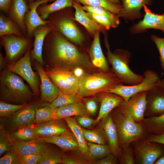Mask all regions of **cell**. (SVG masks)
<instances>
[{
  "label": "cell",
  "instance_id": "6da1fadb",
  "mask_svg": "<svg viewBox=\"0 0 164 164\" xmlns=\"http://www.w3.org/2000/svg\"><path fill=\"white\" fill-rule=\"evenodd\" d=\"M42 57L44 66L50 70L74 71L81 69L87 73L100 71L92 63L88 52L54 31L49 32L45 38Z\"/></svg>",
  "mask_w": 164,
  "mask_h": 164
},
{
  "label": "cell",
  "instance_id": "7a4b0ae2",
  "mask_svg": "<svg viewBox=\"0 0 164 164\" xmlns=\"http://www.w3.org/2000/svg\"><path fill=\"white\" fill-rule=\"evenodd\" d=\"M73 7H67L50 14L47 20L57 32L68 40L88 52V44H91L90 36L86 29L75 19Z\"/></svg>",
  "mask_w": 164,
  "mask_h": 164
},
{
  "label": "cell",
  "instance_id": "3957f363",
  "mask_svg": "<svg viewBox=\"0 0 164 164\" xmlns=\"http://www.w3.org/2000/svg\"><path fill=\"white\" fill-rule=\"evenodd\" d=\"M34 94L17 74L4 70L0 74V100L20 104H28Z\"/></svg>",
  "mask_w": 164,
  "mask_h": 164
},
{
  "label": "cell",
  "instance_id": "277c9868",
  "mask_svg": "<svg viewBox=\"0 0 164 164\" xmlns=\"http://www.w3.org/2000/svg\"><path fill=\"white\" fill-rule=\"evenodd\" d=\"M79 79L77 102L80 101L83 97L95 96L123 84L112 69L107 72L99 71L92 73H85L79 77Z\"/></svg>",
  "mask_w": 164,
  "mask_h": 164
},
{
  "label": "cell",
  "instance_id": "5b68a950",
  "mask_svg": "<svg viewBox=\"0 0 164 164\" xmlns=\"http://www.w3.org/2000/svg\"><path fill=\"white\" fill-rule=\"evenodd\" d=\"M104 35V44L107 50L106 52L107 60L111 65L113 72L123 84L131 85L142 82L144 79L143 75L135 73L129 68L131 53L122 49H116L112 53L110 49L108 34L106 33Z\"/></svg>",
  "mask_w": 164,
  "mask_h": 164
},
{
  "label": "cell",
  "instance_id": "8992f818",
  "mask_svg": "<svg viewBox=\"0 0 164 164\" xmlns=\"http://www.w3.org/2000/svg\"><path fill=\"white\" fill-rule=\"evenodd\" d=\"M111 115L117 130L119 145L125 147L141 138L143 129L139 124L125 116L116 109Z\"/></svg>",
  "mask_w": 164,
  "mask_h": 164
},
{
  "label": "cell",
  "instance_id": "52a82bcc",
  "mask_svg": "<svg viewBox=\"0 0 164 164\" xmlns=\"http://www.w3.org/2000/svg\"><path fill=\"white\" fill-rule=\"evenodd\" d=\"M50 103L41 100L30 103L27 107L6 117L0 126L6 128L10 132L22 127L32 126L36 123L37 110L40 108L48 106Z\"/></svg>",
  "mask_w": 164,
  "mask_h": 164
},
{
  "label": "cell",
  "instance_id": "ba28073f",
  "mask_svg": "<svg viewBox=\"0 0 164 164\" xmlns=\"http://www.w3.org/2000/svg\"><path fill=\"white\" fill-rule=\"evenodd\" d=\"M32 39L21 37L13 34L0 36L1 44L5 52V58L7 64L14 63L21 58L33 47Z\"/></svg>",
  "mask_w": 164,
  "mask_h": 164
},
{
  "label": "cell",
  "instance_id": "9c48e42d",
  "mask_svg": "<svg viewBox=\"0 0 164 164\" xmlns=\"http://www.w3.org/2000/svg\"><path fill=\"white\" fill-rule=\"evenodd\" d=\"M31 49L27 51L19 59L12 63L7 64L5 70L14 72L23 78L29 84L35 96L38 97L40 94L39 89V76L34 72L31 67Z\"/></svg>",
  "mask_w": 164,
  "mask_h": 164
},
{
  "label": "cell",
  "instance_id": "30bf717a",
  "mask_svg": "<svg viewBox=\"0 0 164 164\" xmlns=\"http://www.w3.org/2000/svg\"><path fill=\"white\" fill-rule=\"evenodd\" d=\"M144 79L141 83L133 85H118L107 92L112 93L122 97L127 101L134 95L144 91H150L157 87L160 78L155 71L148 69L144 72Z\"/></svg>",
  "mask_w": 164,
  "mask_h": 164
},
{
  "label": "cell",
  "instance_id": "8fae6325",
  "mask_svg": "<svg viewBox=\"0 0 164 164\" xmlns=\"http://www.w3.org/2000/svg\"><path fill=\"white\" fill-rule=\"evenodd\" d=\"M148 91H144L134 95L128 101L122 102L115 109L135 121L142 120L146 108Z\"/></svg>",
  "mask_w": 164,
  "mask_h": 164
},
{
  "label": "cell",
  "instance_id": "7c38bea8",
  "mask_svg": "<svg viewBox=\"0 0 164 164\" xmlns=\"http://www.w3.org/2000/svg\"><path fill=\"white\" fill-rule=\"evenodd\" d=\"M44 69L59 91L67 94H77L79 88V79L73 71Z\"/></svg>",
  "mask_w": 164,
  "mask_h": 164
},
{
  "label": "cell",
  "instance_id": "4fadbf2b",
  "mask_svg": "<svg viewBox=\"0 0 164 164\" xmlns=\"http://www.w3.org/2000/svg\"><path fill=\"white\" fill-rule=\"evenodd\" d=\"M145 14L142 20L129 28L131 33L137 34L145 32L147 29H153L161 30L164 33V14L152 12L146 5L143 6Z\"/></svg>",
  "mask_w": 164,
  "mask_h": 164
},
{
  "label": "cell",
  "instance_id": "5bb4252c",
  "mask_svg": "<svg viewBox=\"0 0 164 164\" xmlns=\"http://www.w3.org/2000/svg\"><path fill=\"white\" fill-rule=\"evenodd\" d=\"M32 62L34 69L38 73L41 81L40 99L51 103L57 97L60 91L47 75L43 67L36 61Z\"/></svg>",
  "mask_w": 164,
  "mask_h": 164
},
{
  "label": "cell",
  "instance_id": "9a60e30c",
  "mask_svg": "<svg viewBox=\"0 0 164 164\" xmlns=\"http://www.w3.org/2000/svg\"><path fill=\"white\" fill-rule=\"evenodd\" d=\"M53 29V27L49 23L45 25H40L33 30L34 38L33 49L30 52L32 62L36 61L43 67L45 64L42 57V51L45 38L46 35Z\"/></svg>",
  "mask_w": 164,
  "mask_h": 164
},
{
  "label": "cell",
  "instance_id": "2e32d148",
  "mask_svg": "<svg viewBox=\"0 0 164 164\" xmlns=\"http://www.w3.org/2000/svg\"><path fill=\"white\" fill-rule=\"evenodd\" d=\"M122 9L118 15L125 20L133 21L142 18L141 10L144 5H151L153 0H121Z\"/></svg>",
  "mask_w": 164,
  "mask_h": 164
},
{
  "label": "cell",
  "instance_id": "e0dca14e",
  "mask_svg": "<svg viewBox=\"0 0 164 164\" xmlns=\"http://www.w3.org/2000/svg\"><path fill=\"white\" fill-rule=\"evenodd\" d=\"M148 142L140 144L136 149L138 160L141 164L154 163L164 154L163 146Z\"/></svg>",
  "mask_w": 164,
  "mask_h": 164
},
{
  "label": "cell",
  "instance_id": "ac0fdd59",
  "mask_svg": "<svg viewBox=\"0 0 164 164\" xmlns=\"http://www.w3.org/2000/svg\"><path fill=\"white\" fill-rule=\"evenodd\" d=\"M56 0H36L34 2L28 4L29 11L25 15L24 22L27 28V36L29 38H33V32L34 30L41 25H45L49 22L46 20L42 19L38 14L37 9L41 4L53 2Z\"/></svg>",
  "mask_w": 164,
  "mask_h": 164
},
{
  "label": "cell",
  "instance_id": "d6986e66",
  "mask_svg": "<svg viewBox=\"0 0 164 164\" xmlns=\"http://www.w3.org/2000/svg\"><path fill=\"white\" fill-rule=\"evenodd\" d=\"M81 5L80 3L73 0L72 7L75 9V19L85 28L90 36L93 39L98 31L103 34L107 33V30L90 17Z\"/></svg>",
  "mask_w": 164,
  "mask_h": 164
},
{
  "label": "cell",
  "instance_id": "ffe728a7",
  "mask_svg": "<svg viewBox=\"0 0 164 164\" xmlns=\"http://www.w3.org/2000/svg\"><path fill=\"white\" fill-rule=\"evenodd\" d=\"M100 31L95 34L88 50L89 56L93 64L101 71L108 72L111 70L104 55L101 46Z\"/></svg>",
  "mask_w": 164,
  "mask_h": 164
},
{
  "label": "cell",
  "instance_id": "44dd1931",
  "mask_svg": "<svg viewBox=\"0 0 164 164\" xmlns=\"http://www.w3.org/2000/svg\"><path fill=\"white\" fill-rule=\"evenodd\" d=\"M100 103V111L95 125L108 115L114 108L124 101V98L117 94L105 92L99 93L97 96Z\"/></svg>",
  "mask_w": 164,
  "mask_h": 164
},
{
  "label": "cell",
  "instance_id": "7402d4cb",
  "mask_svg": "<svg viewBox=\"0 0 164 164\" xmlns=\"http://www.w3.org/2000/svg\"><path fill=\"white\" fill-rule=\"evenodd\" d=\"M34 127L39 138L59 135L71 131L61 119H53L36 125Z\"/></svg>",
  "mask_w": 164,
  "mask_h": 164
},
{
  "label": "cell",
  "instance_id": "603a6c76",
  "mask_svg": "<svg viewBox=\"0 0 164 164\" xmlns=\"http://www.w3.org/2000/svg\"><path fill=\"white\" fill-rule=\"evenodd\" d=\"M45 142L38 138L15 142L13 143L12 148L20 156L30 154H42L48 147Z\"/></svg>",
  "mask_w": 164,
  "mask_h": 164
},
{
  "label": "cell",
  "instance_id": "cb8c5ba5",
  "mask_svg": "<svg viewBox=\"0 0 164 164\" xmlns=\"http://www.w3.org/2000/svg\"><path fill=\"white\" fill-rule=\"evenodd\" d=\"M101 120V126L106 134L111 153L115 156H119L120 149L118 135L111 114L110 113Z\"/></svg>",
  "mask_w": 164,
  "mask_h": 164
},
{
  "label": "cell",
  "instance_id": "d4e9b609",
  "mask_svg": "<svg viewBox=\"0 0 164 164\" xmlns=\"http://www.w3.org/2000/svg\"><path fill=\"white\" fill-rule=\"evenodd\" d=\"M29 10L28 4L25 0H12L8 15L11 19L19 25L26 37L27 28L24 22V18Z\"/></svg>",
  "mask_w": 164,
  "mask_h": 164
},
{
  "label": "cell",
  "instance_id": "484cf974",
  "mask_svg": "<svg viewBox=\"0 0 164 164\" xmlns=\"http://www.w3.org/2000/svg\"><path fill=\"white\" fill-rule=\"evenodd\" d=\"M71 131L59 135L39 138L46 142L56 145L64 151H80L77 139Z\"/></svg>",
  "mask_w": 164,
  "mask_h": 164
},
{
  "label": "cell",
  "instance_id": "4316f807",
  "mask_svg": "<svg viewBox=\"0 0 164 164\" xmlns=\"http://www.w3.org/2000/svg\"><path fill=\"white\" fill-rule=\"evenodd\" d=\"M63 119L71 132L75 136L79 145L80 151L85 159L92 164L94 160L91 156L87 142L83 135L81 127L77 123L75 118L71 117H68L64 118Z\"/></svg>",
  "mask_w": 164,
  "mask_h": 164
},
{
  "label": "cell",
  "instance_id": "83f0119b",
  "mask_svg": "<svg viewBox=\"0 0 164 164\" xmlns=\"http://www.w3.org/2000/svg\"><path fill=\"white\" fill-rule=\"evenodd\" d=\"M89 115L84 103L81 101L70 103L55 108L52 116L53 119H62L73 116Z\"/></svg>",
  "mask_w": 164,
  "mask_h": 164
},
{
  "label": "cell",
  "instance_id": "f1b7e54d",
  "mask_svg": "<svg viewBox=\"0 0 164 164\" xmlns=\"http://www.w3.org/2000/svg\"><path fill=\"white\" fill-rule=\"evenodd\" d=\"M147 100L149 112L157 115L164 113V93L158 87L148 91Z\"/></svg>",
  "mask_w": 164,
  "mask_h": 164
},
{
  "label": "cell",
  "instance_id": "f546056e",
  "mask_svg": "<svg viewBox=\"0 0 164 164\" xmlns=\"http://www.w3.org/2000/svg\"><path fill=\"white\" fill-rule=\"evenodd\" d=\"M73 1V0H56L51 4L44 3L37 8V11L41 18L46 20L51 13L66 7H72Z\"/></svg>",
  "mask_w": 164,
  "mask_h": 164
},
{
  "label": "cell",
  "instance_id": "4dcf8cb0",
  "mask_svg": "<svg viewBox=\"0 0 164 164\" xmlns=\"http://www.w3.org/2000/svg\"><path fill=\"white\" fill-rule=\"evenodd\" d=\"M9 34H13L21 37H26L17 23L5 14L1 13L0 36Z\"/></svg>",
  "mask_w": 164,
  "mask_h": 164
},
{
  "label": "cell",
  "instance_id": "1f68e13d",
  "mask_svg": "<svg viewBox=\"0 0 164 164\" xmlns=\"http://www.w3.org/2000/svg\"><path fill=\"white\" fill-rule=\"evenodd\" d=\"M9 138L13 143L38 138L34 126H24L20 127L8 133Z\"/></svg>",
  "mask_w": 164,
  "mask_h": 164
},
{
  "label": "cell",
  "instance_id": "d6a6232c",
  "mask_svg": "<svg viewBox=\"0 0 164 164\" xmlns=\"http://www.w3.org/2000/svg\"><path fill=\"white\" fill-rule=\"evenodd\" d=\"M81 129L84 137L87 142L106 144L108 142L106 134L101 126L92 130L86 129L82 128Z\"/></svg>",
  "mask_w": 164,
  "mask_h": 164
},
{
  "label": "cell",
  "instance_id": "836d02e7",
  "mask_svg": "<svg viewBox=\"0 0 164 164\" xmlns=\"http://www.w3.org/2000/svg\"><path fill=\"white\" fill-rule=\"evenodd\" d=\"M83 5L100 7L104 8L113 13L118 15L122 9L121 4H116L108 0H74Z\"/></svg>",
  "mask_w": 164,
  "mask_h": 164
},
{
  "label": "cell",
  "instance_id": "e575fe53",
  "mask_svg": "<svg viewBox=\"0 0 164 164\" xmlns=\"http://www.w3.org/2000/svg\"><path fill=\"white\" fill-rule=\"evenodd\" d=\"M144 122L147 129L154 134L164 133V113L145 119Z\"/></svg>",
  "mask_w": 164,
  "mask_h": 164
},
{
  "label": "cell",
  "instance_id": "d590c367",
  "mask_svg": "<svg viewBox=\"0 0 164 164\" xmlns=\"http://www.w3.org/2000/svg\"><path fill=\"white\" fill-rule=\"evenodd\" d=\"M62 153L60 151L48 146L42 154L38 164H56L62 163Z\"/></svg>",
  "mask_w": 164,
  "mask_h": 164
},
{
  "label": "cell",
  "instance_id": "8d00e7d4",
  "mask_svg": "<svg viewBox=\"0 0 164 164\" xmlns=\"http://www.w3.org/2000/svg\"><path fill=\"white\" fill-rule=\"evenodd\" d=\"M89 152L94 161L101 159L111 153L109 145L87 142Z\"/></svg>",
  "mask_w": 164,
  "mask_h": 164
},
{
  "label": "cell",
  "instance_id": "74e56055",
  "mask_svg": "<svg viewBox=\"0 0 164 164\" xmlns=\"http://www.w3.org/2000/svg\"><path fill=\"white\" fill-rule=\"evenodd\" d=\"M85 11L104 15L108 18L113 24L114 28H116L119 24V17L117 15L113 13L108 9L102 7H93L87 5H81Z\"/></svg>",
  "mask_w": 164,
  "mask_h": 164
},
{
  "label": "cell",
  "instance_id": "f35d334b",
  "mask_svg": "<svg viewBox=\"0 0 164 164\" xmlns=\"http://www.w3.org/2000/svg\"><path fill=\"white\" fill-rule=\"evenodd\" d=\"M76 102H77V94H67L60 91L57 97L48 106L52 108H56Z\"/></svg>",
  "mask_w": 164,
  "mask_h": 164
},
{
  "label": "cell",
  "instance_id": "ab89813d",
  "mask_svg": "<svg viewBox=\"0 0 164 164\" xmlns=\"http://www.w3.org/2000/svg\"><path fill=\"white\" fill-rule=\"evenodd\" d=\"M30 104H12L2 101H0V117H9L17 111L28 106Z\"/></svg>",
  "mask_w": 164,
  "mask_h": 164
},
{
  "label": "cell",
  "instance_id": "60d3db41",
  "mask_svg": "<svg viewBox=\"0 0 164 164\" xmlns=\"http://www.w3.org/2000/svg\"><path fill=\"white\" fill-rule=\"evenodd\" d=\"M73 153L68 155L64 153L62 155V163L64 164H91L87 160L80 151L73 150Z\"/></svg>",
  "mask_w": 164,
  "mask_h": 164
},
{
  "label": "cell",
  "instance_id": "b9f144b4",
  "mask_svg": "<svg viewBox=\"0 0 164 164\" xmlns=\"http://www.w3.org/2000/svg\"><path fill=\"white\" fill-rule=\"evenodd\" d=\"M48 106L40 108L37 110L36 114V125L53 119L52 115L55 108H51Z\"/></svg>",
  "mask_w": 164,
  "mask_h": 164
},
{
  "label": "cell",
  "instance_id": "7bdbcfd3",
  "mask_svg": "<svg viewBox=\"0 0 164 164\" xmlns=\"http://www.w3.org/2000/svg\"><path fill=\"white\" fill-rule=\"evenodd\" d=\"M12 142L10 140L8 133L5 129L0 126V156L9 151L12 147Z\"/></svg>",
  "mask_w": 164,
  "mask_h": 164
},
{
  "label": "cell",
  "instance_id": "ee69618b",
  "mask_svg": "<svg viewBox=\"0 0 164 164\" xmlns=\"http://www.w3.org/2000/svg\"><path fill=\"white\" fill-rule=\"evenodd\" d=\"M20 156L12 148L0 159V164H20Z\"/></svg>",
  "mask_w": 164,
  "mask_h": 164
},
{
  "label": "cell",
  "instance_id": "f6af8a7d",
  "mask_svg": "<svg viewBox=\"0 0 164 164\" xmlns=\"http://www.w3.org/2000/svg\"><path fill=\"white\" fill-rule=\"evenodd\" d=\"M87 13L97 23L107 30H109L111 27L114 28L112 22L107 17L88 12H87Z\"/></svg>",
  "mask_w": 164,
  "mask_h": 164
},
{
  "label": "cell",
  "instance_id": "bcb514c9",
  "mask_svg": "<svg viewBox=\"0 0 164 164\" xmlns=\"http://www.w3.org/2000/svg\"><path fill=\"white\" fill-rule=\"evenodd\" d=\"M150 38L158 49L159 54L160 65L163 71L164 70V38L159 37L155 34L151 35Z\"/></svg>",
  "mask_w": 164,
  "mask_h": 164
},
{
  "label": "cell",
  "instance_id": "7dc6e473",
  "mask_svg": "<svg viewBox=\"0 0 164 164\" xmlns=\"http://www.w3.org/2000/svg\"><path fill=\"white\" fill-rule=\"evenodd\" d=\"M81 101L85 105L90 116L95 114L97 109V101H99L97 96L95 95L91 98L84 97L82 98Z\"/></svg>",
  "mask_w": 164,
  "mask_h": 164
},
{
  "label": "cell",
  "instance_id": "c3c4849f",
  "mask_svg": "<svg viewBox=\"0 0 164 164\" xmlns=\"http://www.w3.org/2000/svg\"><path fill=\"white\" fill-rule=\"evenodd\" d=\"M75 119L77 123L81 127L88 128L93 125H95V120L91 118L89 115H77Z\"/></svg>",
  "mask_w": 164,
  "mask_h": 164
},
{
  "label": "cell",
  "instance_id": "681fc988",
  "mask_svg": "<svg viewBox=\"0 0 164 164\" xmlns=\"http://www.w3.org/2000/svg\"><path fill=\"white\" fill-rule=\"evenodd\" d=\"M134 159L131 149L128 146L124 148V150L121 157V163L124 164H133Z\"/></svg>",
  "mask_w": 164,
  "mask_h": 164
},
{
  "label": "cell",
  "instance_id": "f907efd6",
  "mask_svg": "<svg viewBox=\"0 0 164 164\" xmlns=\"http://www.w3.org/2000/svg\"><path fill=\"white\" fill-rule=\"evenodd\" d=\"M42 154H33L20 156L21 164H36L39 162Z\"/></svg>",
  "mask_w": 164,
  "mask_h": 164
},
{
  "label": "cell",
  "instance_id": "816d5d0a",
  "mask_svg": "<svg viewBox=\"0 0 164 164\" xmlns=\"http://www.w3.org/2000/svg\"><path fill=\"white\" fill-rule=\"evenodd\" d=\"M114 156L112 153H111L105 157L97 160L94 161L92 164H115L117 163V160Z\"/></svg>",
  "mask_w": 164,
  "mask_h": 164
},
{
  "label": "cell",
  "instance_id": "f5cc1de1",
  "mask_svg": "<svg viewBox=\"0 0 164 164\" xmlns=\"http://www.w3.org/2000/svg\"><path fill=\"white\" fill-rule=\"evenodd\" d=\"M12 0H0V9L5 14L9 15Z\"/></svg>",
  "mask_w": 164,
  "mask_h": 164
},
{
  "label": "cell",
  "instance_id": "db71d44e",
  "mask_svg": "<svg viewBox=\"0 0 164 164\" xmlns=\"http://www.w3.org/2000/svg\"><path fill=\"white\" fill-rule=\"evenodd\" d=\"M148 141L164 145V133L153 135L149 139Z\"/></svg>",
  "mask_w": 164,
  "mask_h": 164
},
{
  "label": "cell",
  "instance_id": "11a10c76",
  "mask_svg": "<svg viewBox=\"0 0 164 164\" xmlns=\"http://www.w3.org/2000/svg\"><path fill=\"white\" fill-rule=\"evenodd\" d=\"M7 65V62L5 58L4 57L2 53H0V70L2 72L5 69Z\"/></svg>",
  "mask_w": 164,
  "mask_h": 164
},
{
  "label": "cell",
  "instance_id": "9f6ffc18",
  "mask_svg": "<svg viewBox=\"0 0 164 164\" xmlns=\"http://www.w3.org/2000/svg\"><path fill=\"white\" fill-rule=\"evenodd\" d=\"M157 87L164 93V78L160 80L157 84Z\"/></svg>",
  "mask_w": 164,
  "mask_h": 164
},
{
  "label": "cell",
  "instance_id": "6f0895ef",
  "mask_svg": "<svg viewBox=\"0 0 164 164\" xmlns=\"http://www.w3.org/2000/svg\"><path fill=\"white\" fill-rule=\"evenodd\" d=\"M155 164H164V154L155 162Z\"/></svg>",
  "mask_w": 164,
  "mask_h": 164
},
{
  "label": "cell",
  "instance_id": "680465c9",
  "mask_svg": "<svg viewBox=\"0 0 164 164\" xmlns=\"http://www.w3.org/2000/svg\"><path fill=\"white\" fill-rule=\"evenodd\" d=\"M110 2L116 4H121V0H108Z\"/></svg>",
  "mask_w": 164,
  "mask_h": 164
},
{
  "label": "cell",
  "instance_id": "91938a15",
  "mask_svg": "<svg viewBox=\"0 0 164 164\" xmlns=\"http://www.w3.org/2000/svg\"><path fill=\"white\" fill-rule=\"evenodd\" d=\"M26 2H27L28 4H29L32 3L34 1H36V0H25Z\"/></svg>",
  "mask_w": 164,
  "mask_h": 164
}]
</instances>
